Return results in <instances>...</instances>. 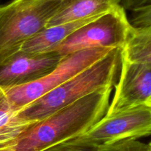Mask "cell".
<instances>
[{
  "label": "cell",
  "instance_id": "6da1fadb",
  "mask_svg": "<svg viewBox=\"0 0 151 151\" xmlns=\"http://www.w3.org/2000/svg\"><path fill=\"white\" fill-rule=\"evenodd\" d=\"M113 89L97 90L36 122L10 151H43L82 135L106 115Z\"/></svg>",
  "mask_w": 151,
  "mask_h": 151
},
{
  "label": "cell",
  "instance_id": "7a4b0ae2",
  "mask_svg": "<svg viewBox=\"0 0 151 151\" xmlns=\"http://www.w3.org/2000/svg\"><path fill=\"white\" fill-rule=\"evenodd\" d=\"M123 48L109 53L18 112L28 121H39L97 90L114 88L119 78Z\"/></svg>",
  "mask_w": 151,
  "mask_h": 151
},
{
  "label": "cell",
  "instance_id": "3957f363",
  "mask_svg": "<svg viewBox=\"0 0 151 151\" xmlns=\"http://www.w3.org/2000/svg\"><path fill=\"white\" fill-rule=\"evenodd\" d=\"M62 0H13L0 7V66L47 28Z\"/></svg>",
  "mask_w": 151,
  "mask_h": 151
},
{
  "label": "cell",
  "instance_id": "277c9868",
  "mask_svg": "<svg viewBox=\"0 0 151 151\" xmlns=\"http://www.w3.org/2000/svg\"><path fill=\"white\" fill-rule=\"evenodd\" d=\"M134 27L121 4L88 22L69 36L55 51L62 58L91 48H124Z\"/></svg>",
  "mask_w": 151,
  "mask_h": 151
},
{
  "label": "cell",
  "instance_id": "5b68a950",
  "mask_svg": "<svg viewBox=\"0 0 151 151\" xmlns=\"http://www.w3.org/2000/svg\"><path fill=\"white\" fill-rule=\"evenodd\" d=\"M150 135L151 107L143 105L106 114L86 132L71 140L101 148Z\"/></svg>",
  "mask_w": 151,
  "mask_h": 151
},
{
  "label": "cell",
  "instance_id": "8992f818",
  "mask_svg": "<svg viewBox=\"0 0 151 151\" xmlns=\"http://www.w3.org/2000/svg\"><path fill=\"white\" fill-rule=\"evenodd\" d=\"M112 49L91 48L71 53L62 58L51 72L40 79L4 90L12 105L19 111L103 58Z\"/></svg>",
  "mask_w": 151,
  "mask_h": 151
},
{
  "label": "cell",
  "instance_id": "52a82bcc",
  "mask_svg": "<svg viewBox=\"0 0 151 151\" xmlns=\"http://www.w3.org/2000/svg\"><path fill=\"white\" fill-rule=\"evenodd\" d=\"M114 88L106 114L147 105L151 100V63L123 59Z\"/></svg>",
  "mask_w": 151,
  "mask_h": 151
},
{
  "label": "cell",
  "instance_id": "ba28073f",
  "mask_svg": "<svg viewBox=\"0 0 151 151\" xmlns=\"http://www.w3.org/2000/svg\"><path fill=\"white\" fill-rule=\"evenodd\" d=\"M61 59L56 51L30 53L20 50L0 66V87L4 90L40 79L51 72Z\"/></svg>",
  "mask_w": 151,
  "mask_h": 151
},
{
  "label": "cell",
  "instance_id": "9c48e42d",
  "mask_svg": "<svg viewBox=\"0 0 151 151\" xmlns=\"http://www.w3.org/2000/svg\"><path fill=\"white\" fill-rule=\"evenodd\" d=\"M122 0H62L47 28L72 21L98 16L121 4Z\"/></svg>",
  "mask_w": 151,
  "mask_h": 151
},
{
  "label": "cell",
  "instance_id": "30bf717a",
  "mask_svg": "<svg viewBox=\"0 0 151 151\" xmlns=\"http://www.w3.org/2000/svg\"><path fill=\"white\" fill-rule=\"evenodd\" d=\"M98 16L65 22L44 28L35 36L28 40L21 50L30 53H44L55 51L56 49L75 31Z\"/></svg>",
  "mask_w": 151,
  "mask_h": 151
},
{
  "label": "cell",
  "instance_id": "8fae6325",
  "mask_svg": "<svg viewBox=\"0 0 151 151\" xmlns=\"http://www.w3.org/2000/svg\"><path fill=\"white\" fill-rule=\"evenodd\" d=\"M18 112L0 87V151L11 150L22 135L38 122L25 121Z\"/></svg>",
  "mask_w": 151,
  "mask_h": 151
},
{
  "label": "cell",
  "instance_id": "7c38bea8",
  "mask_svg": "<svg viewBox=\"0 0 151 151\" xmlns=\"http://www.w3.org/2000/svg\"><path fill=\"white\" fill-rule=\"evenodd\" d=\"M122 56L129 62L151 63V25L134 27L122 50Z\"/></svg>",
  "mask_w": 151,
  "mask_h": 151
},
{
  "label": "cell",
  "instance_id": "4fadbf2b",
  "mask_svg": "<svg viewBox=\"0 0 151 151\" xmlns=\"http://www.w3.org/2000/svg\"><path fill=\"white\" fill-rule=\"evenodd\" d=\"M101 151H151L149 144L137 139L121 141L100 148Z\"/></svg>",
  "mask_w": 151,
  "mask_h": 151
},
{
  "label": "cell",
  "instance_id": "5bb4252c",
  "mask_svg": "<svg viewBox=\"0 0 151 151\" xmlns=\"http://www.w3.org/2000/svg\"><path fill=\"white\" fill-rule=\"evenodd\" d=\"M43 151H101V149L100 147L69 140L50 147Z\"/></svg>",
  "mask_w": 151,
  "mask_h": 151
},
{
  "label": "cell",
  "instance_id": "9a60e30c",
  "mask_svg": "<svg viewBox=\"0 0 151 151\" xmlns=\"http://www.w3.org/2000/svg\"><path fill=\"white\" fill-rule=\"evenodd\" d=\"M130 22L135 28L151 25V5L132 10Z\"/></svg>",
  "mask_w": 151,
  "mask_h": 151
},
{
  "label": "cell",
  "instance_id": "2e32d148",
  "mask_svg": "<svg viewBox=\"0 0 151 151\" xmlns=\"http://www.w3.org/2000/svg\"><path fill=\"white\" fill-rule=\"evenodd\" d=\"M121 5L127 10H134L141 7L151 5V0H122Z\"/></svg>",
  "mask_w": 151,
  "mask_h": 151
},
{
  "label": "cell",
  "instance_id": "e0dca14e",
  "mask_svg": "<svg viewBox=\"0 0 151 151\" xmlns=\"http://www.w3.org/2000/svg\"><path fill=\"white\" fill-rule=\"evenodd\" d=\"M147 105H149V106H150V107H151V100L150 101V102H148V103L147 104Z\"/></svg>",
  "mask_w": 151,
  "mask_h": 151
},
{
  "label": "cell",
  "instance_id": "ac0fdd59",
  "mask_svg": "<svg viewBox=\"0 0 151 151\" xmlns=\"http://www.w3.org/2000/svg\"><path fill=\"white\" fill-rule=\"evenodd\" d=\"M148 144H149V146H150V150H151V142Z\"/></svg>",
  "mask_w": 151,
  "mask_h": 151
}]
</instances>
